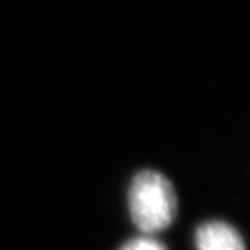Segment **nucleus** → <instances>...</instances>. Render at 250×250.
<instances>
[{
  "label": "nucleus",
  "mask_w": 250,
  "mask_h": 250,
  "mask_svg": "<svg viewBox=\"0 0 250 250\" xmlns=\"http://www.w3.org/2000/svg\"><path fill=\"white\" fill-rule=\"evenodd\" d=\"M198 250H246L238 232L225 222H208L196 230Z\"/></svg>",
  "instance_id": "nucleus-2"
},
{
  "label": "nucleus",
  "mask_w": 250,
  "mask_h": 250,
  "mask_svg": "<svg viewBox=\"0 0 250 250\" xmlns=\"http://www.w3.org/2000/svg\"><path fill=\"white\" fill-rule=\"evenodd\" d=\"M121 250H166V247L151 237H139L128 241Z\"/></svg>",
  "instance_id": "nucleus-3"
},
{
  "label": "nucleus",
  "mask_w": 250,
  "mask_h": 250,
  "mask_svg": "<svg viewBox=\"0 0 250 250\" xmlns=\"http://www.w3.org/2000/svg\"><path fill=\"white\" fill-rule=\"evenodd\" d=\"M128 204L134 225L145 234L166 229L176 216L175 188L155 170H144L133 178Z\"/></svg>",
  "instance_id": "nucleus-1"
}]
</instances>
